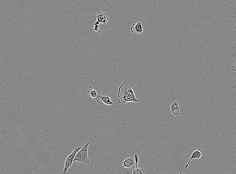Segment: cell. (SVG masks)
Returning <instances> with one entry per match:
<instances>
[{
  "label": "cell",
  "mask_w": 236,
  "mask_h": 174,
  "mask_svg": "<svg viewBox=\"0 0 236 174\" xmlns=\"http://www.w3.org/2000/svg\"><path fill=\"white\" fill-rule=\"evenodd\" d=\"M130 30L133 35H139L144 31L141 22L133 24L130 28Z\"/></svg>",
  "instance_id": "obj_6"
},
{
  "label": "cell",
  "mask_w": 236,
  "mask_h": 174,
  "mask_svg": "<svg viewBox=\"0 0 236 174\" xmlns=\"http://www.w3.org/2000/svg\"><path fill=\"white\" fill-rule=\"evenodd\" d=\"M232 69L236 72V61H235L234 62V64L231 67Z\"/></svg>",
  "instance_id": "obj_13"
},
{
  "label": "cell",
  "mask_w": 236,
  "mask_h": 174,
  "mask_svg": "<svg viewBox=\"0 0 236 174\" xmlns=\"http://www.w3.org/2000/svg\"><path fill=\"white\" fill-rule=\"evenodd\" d=\"M234 27L235 29H236V22L234 25Z\"/></svg>",
  "instance_id": "obj_16"
},
{
  "label": "cell",
  "mask_w": 236,
  "mask_h": 174,
  "mask_svg": "<svg viewBox=\"0 0 236 174\" xmlns=\"http://www.w3.org/2000/svg\"><path fill=\"white\" fill-rule=\"evenodd\" d=\"M100 24V22H99L98 21H97L94 24V25H99V24Z\"/></svg>",
  "instance_id": "obj_15"
},
{
  "label": "cell",
  "mask_w": 236,
  "mask_h": 174,
  "mask_svg": "<svg viewBox=\"0 0 236 174\" xmlns=\"http://www.w3.org/2000/svg\"><path fill=\"white\" fill-rule=\"evenodd\" d=\"M134 87L130 82H124L119 87L118 95L119 103L124 105L127 102L140 101L136 98L133 88Z\"/></svg>",
  "instance_id": "obj_1"
},
{
  "label": "cell",
  "mask_w": 236,
  "mask_h": 174,
  "mask_svg": "<svg viewBox=\"0 0 236 174\" xmlns=\"http://www.w3.org/2000/svg\"><path fill=\"white\" fill-rule=\"evenodd\" d=\"M180 107L179 106L178 102H175L172 103L171 106V110L172 113L175 110L180 109Z\"/></svg>",
  "instance_id": "obj_11"
},
{
  "label": "cell",
  "mask_w": 236,
  "mask_h": 174,
  "mask_svg": "<svg viewBox=\"0 0 236 174\" xmlns=\"http://www.w3.org/2000/svg\"></svg>",
  "instance_id": "obj_18"
},
{
  "label": "cell",
  "mask_w": 236,
  "mask_h": 174,
  "mask_svg": "<svg viewBox=\"0 0 236 174\" xmlns=\"http://www.w3.org/2000/svg\"><path fill=\"white\" fill-rule=\"evenodd\" d=\"M202 153V151L200 149L196 150L192 153L188 163L184 167V169H187L188 167L189 164L193 159H199L203 155Z\"/></svg>",
  "instance_id": "obj_8"
},
{
  "label": "cell",
  "mask_w": 236,
  "mask_h": 174,
  "mask_svg": "<svg viewBox=\"0 0 236 174\" xmlns=\"http://www.w3.org/2000/svg\"><path fill=\"white\" fill-rule=\"evenodd\" d=\"M96 100L98 104L105 105L107 107L114 104L109 96H103L100 94L98 95Z\"/></svg>",
  "instance_id": "obj_4"
},
{
  "label": "cell",
  "mask_w": 236,
  "mask_h": 174,
  "mask_svg": "<svg viewBox=\"0 0 236 174\" xmlns=\"http://www.w3.org/2000/svg\"><path fill=\"white\" fill-rule=\"evenodd\" d=\"M146 170L143 167L138 168L133 170V174H145L147 173Z\"/></svg>",
  "instance_id": "obj_10"
},
{
  "label": "cell",
  "mask_w": 236,
  "mask_h": 174,
  "mask_svg": "<svg viewBox=\"0 0 236 174\" xmlns=\"http://www.w3.org/2000/svg\"><path fill=\"white\" fill-rule=\"evenodd\" d=\"M122 168H127L132 169L136 166L135 158L133 157H129L122 162Z\"/></svg>",
  "instance_id": "obj_7"
},
{
  "label": "cell",
  "mask_w": 236,
  "mask_h": 174,
  "mask_svg": "<svg viewBox=\"0 0 236 174\" xmlns=\"http://www.w3.org/2000/svg\"><path fill=\"white\" fill-rule=\"evenodd\" d=\"M99 25H94V30L96 32H98V33H100L101 31L99 30Z\"/></svg>",
  "instance_id": "obj_14"
},
{
  "label": "cell",
  "mask_w": 236,
  "mask_h": 174,
  "mask_svg": "<svg viewBox=\"0 0 236 174\" xmlns=\"http://www.w3.org/2000/svg\"><path fill=\"white\" fill-rule=\"evenodd\" d=\"M94 19L100 23L106 25L109 21V18L106 13L102 12L100 11L94 16Z\"/></svg>",
  "instance_id": "obj_5"
},
{
  "label": "cell",
  "mask_w": 236,
  "mask_h": 174,
  "mask_svg": "<svg viewBox=\"0 0 236 174\" xmlns=\"http://www.w3.org/2000/svg\"><path fill=\"white\" fill-rule=\"evenodd\" d=\"M91 143L88 142L85 144L81 149L77 153L73 160V161H76L79 163L85 164H89L90 160L88 156V149Z\"/></svg>",
  "instance_id": "obj_2"
},
{
  "label": "cell",
  "mask_w": 236,
  "mask_h": 174,
  "mask_svg": "<svg viewBox=\"0 0 236 174\" xmlns=\"http://www.w3.org/2000/svg\"><path fill=\"white\" fill-rule=\"evenodd\" d=\"M135 158L136 163V169H137L138 168V161H139V155L137 153H136L135 154Z\"/></svg>",
  "instance_id": "obj_12"
},
{
  "label": "cell",
  "mask_w": 236,
  "mask_h": 174,
  "mask_svg": "<svg viewBox=\"0 0 236 174\" xmlns=\"http://www.w3.org/2000/svg\"><path fill=\"white\" fill-rule=\"evenodd\" d=\"M184 173V172H181V173H180V174H181V173L182 174V173Z\"/></svg>",
  "instance_id": "obj_17"
},
{
  "label": "cell",
  "mask_w": 236,
  "mask_h": 174,
  "mask_svg": "<svg viewBox=\"0 0 236 174\" xmlns=\"http://www.w3.org/2000/svg\"><path fill=\"white\" fill-rule=\"evenodd\" d=\"M87 92L91 98L94 99H96L98 95L96 90L94 89L92 86L90 87L87 90Z\"/></svg>",
  "instance_id": "obj_9"
},
{
  "label": "cell",
  "mask_w": 236,
  "mask_h": 174,
  "mask_svg": "<svg viewBox=\"0 0 236 174\" xmlns=\"http://www.w3.org/2000/svg\"><path fill=\"white\" fill-rule=\"evenodd\" d=\"M81 146H78L75 148L73 152L67 157L65 160L64 167L62 173L64 174L67 173V170L73 164V160L77 153L82 148Z\"/></svg>",
  "instance_id": "obj_3"
}]
</instances>
